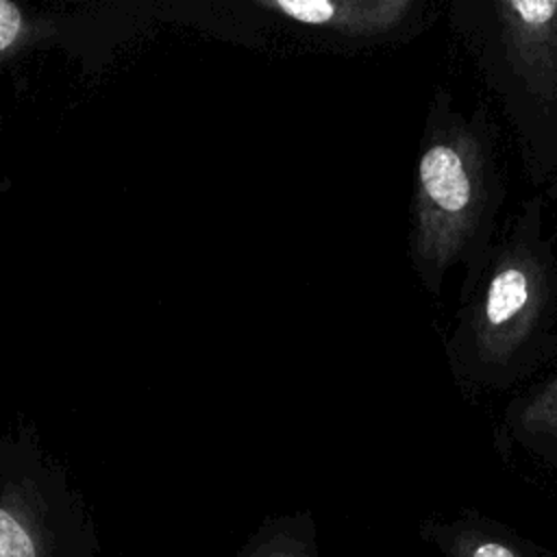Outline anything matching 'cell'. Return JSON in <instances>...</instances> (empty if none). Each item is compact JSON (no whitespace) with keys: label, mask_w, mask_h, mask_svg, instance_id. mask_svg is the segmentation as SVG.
I'll return each instance as SVG.
<instances>
[{"label":"cell","mask_w":557,"mask_h":557,"mask_svg":"<svg viewBox=\"0 0 557 557\" xmlns=\"http://www.w3.org/2000/svg\"><path fill=\"white\" fill-rule=\"evenodd\" d=\"M0 557H100L91 511L35 444H0Z\"/></svg>","instance_id":"cell-1"},{"label":"cell","mask_w":557,"mask_h":557,"mask_svg":"<svg viewBox=\"0 0 557 557\" xmlns=\"http://www.w3.org/2000/svg\"><path fill=\"white\" fill-rule=\"evenodd\" d=\"M235 557H318L313 522L307 513L265 518Z\"/></svg>","instance_id":"cell-2"},{"label":"cell","mask_w":557,"mask_h":557,"mask_svg":"<svg viewBox=\"0 0 557 557\" xmlns=\"http://www.w3.org/2000/svg\"><path fill=\"white\" fill-rule=\"evenodd\" d=\"M420 181L426 196L444 211L457 213L470 202V181L461 157L450 146L437 144L422 154Z\"/></svg>","instance_id":"cell-3"},{"label":"cell","mask_w":557,"mask_h":557,"mask_svg":"<svg viewBox=\"0 0 557 557\" xmlns=\"http://www.w3.org/2000/svg\"><path fill=\"white\" fill-rule=\"evenodd\" d=\"M529 296L527 274L518 268H505L500 270L490 289L485 300V318L492 326L507 324L524 305Z\"/></svg>","instance_id":"cell-4"},{"label":"cell","mask_w":557,"mask_h":557,"mask_svg":"<svg viewBox=\"0 0 557 557\" xmlns=\"http://www.w3.org/2000/svg\"><path fill=\"white\" fill-rule=\"evenodd\" d=\"M509 9H513L522 22L527 24H546L553 13L557 11V2L553 0H540V2H509Z\"/></svg>","instance_id":"cell-5"},{"label":"cell","mask_w":557,"mask_h":557,"mask_svg":"<svg viewBox=\"0 0 557 557\" xmlns=\"http://www.w3.org/2000/svg\"><path fill=\"white\" fill-rule=\"evenodd\" d=\"M470 557H516V555L498 542H481L472 548Z\"/></svg>","instance_id":"cell-6"}]
</instances>
